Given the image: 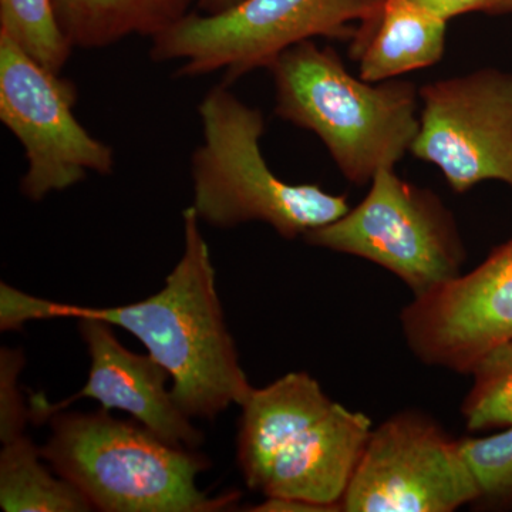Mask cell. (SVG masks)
<instances>
[{"label": "cell", "instance_id": "cell-20", "mask_svg": "<svg viewBox=\"0 0 512 512\" xmlns=\"http://www.w3.org/2000/svg\"><path fill=\"white\" fill-rule=\"evenodd\" d=\"M431 15L450 22L468 13L508 15L512 13V0H412Z\"/></svg>", "mask_w": 512, "mask_h": 512}, {"label": "cell", "instance_id": "cell-6", "mask_svg": "<svg viewBox=\"0 0 512 512\" xmlns=\"http://www.w3.org/2000/svg\"><path fill=\"white\" fill-rule=\"evenodd\" d=\"M303 238L392 272L414 298L458 278L467 259L453 212L436 192L403 180L394 168L373 177L359 205Z\"/></svg>", "mask_w": 512, "mask_h": 512}, {"label": "cell", "instance_id": "cell-16", "mask_svg": "<svg viewBox=\"0 0 512 512\" xmlns=\"http://www.w3.org/2000/svg\"><path fill=\"white\" fill-rule=\"evenodd\" d=\"M470 375L473 386L461 406L468 431L512 427V339L488 350Z\"/></svg>", "mask_w": 512, "mask_h": 512}, {"label": "cell", "instance_id": "cell-19", "mask_svg": "<svg viewBox=\"0 0 512 512\" xmlns=\"http://www.w3.org/2000/svg\"><path fill=\"white\" fill-rule=\"evenodd\" d=\"M25 365L20 350H0V440L2 443L22 436L30 410L19 390V375Z\"/></svg>", "mask_w": 512, "mask_h": 512}, {"label": "cell", "instance_id": "cell-3", "mask_svg": "<svg viewBox=\"0 0 512 512\" xmlns=\"http://www.w3.org/2000/svg\"><path fill=\"white\" fill-rule=\"evenodd\" d=\"M40 454L93 508L106 512H210L235 504L238 494L208 497L197 477L210 461L168 443L140 423L107 410L57 412Z\"/></svg>", "mask_w": 512, "mask_h": 512}, {"label": "cell", "instance_id": "cell-17", "mask_svg": "<svg viewBox=\"0 0 512 512\" xmlns=\"http://www.w3.org/2000/svg\"><path fill=\"white\" fill-rule=\"evenodd\" d=\"M0 33L47 70L62 74L73 46L57 22L52 0H0Z\"/></svg>", "mask_w": 512, "mask_h": 512}, {"label": "cell", "instance_id": "cell-21", "mask_svg": "<svg viewBox=\"0 0 512 512\" xmlns=\"http://www.w3.org/2000/svg\"><path fill=\"white\" fill-rule=\"evenodd\" d=\"M252 511H265V512H325V508L319 505L306 503V501L292 500V498H275L266 497L265 503L256 505Z\"/></svg>", "mask_w": 512, "mask_h": 512}, {"label": "cell", "instance_id": "cell-8", "mask_svg": "<svg viewBox=\"0 0 512 512\" xmlns=\"http://www.w3.org/2000/svg\"><path fill=\"white\" fill-rule=\"evenodd\" d=\"M477 497L460 441L426 414L407 410L372 430L340 510L453 512Z\"/></svg>", "mask_w": 512, "mask_h": 512}, {"label": "cell", "instance_id": "cell-13", "mask_svg": "<svg viewBox=\"0 0 512 512\" xmlns=\"http://www.w3.org/2000/svg\"><path fill=\"white\" fill-rule=\"evenodd\" d=\"M447 25L412 0H383L377 18L357 30L350 56L367 82L399 79L441 62Z\"/></svg>", "mask_w": 512, "mask_h": 512}, {"label": "cell", "instance_id": "cell-12", "mask_svg": "<svg viewBox=\"0 0 512 512\" xmlns=\"http://www.w3.org/2000/svg\"><path fill=\"white\" fill-rule=\"evenodd\" d=\"M372 430L366 414L339 403L323 416L292 424L269 451L256 491L342 511L340 504Z\"/></svg>", "mask_w": 512, "mask_h": 512}, {"label": "cell", "instance_id": "cell-22", "mask_svg": "<svg viewBox=\"0 0 512 512\" xmlns=\"http://www.w3.org/2000/svg\"><path fill=\"white\" fill-rule=\"evenodd\" d=\"M241 0H197L198 12L204 15H215L224 12L232 6L237 5Z\"/></svg>", "mask_w": 512, "mask_h": 512}, {"label": "cell", "instance_id": "cell-2", "mask_svg": "<svg viewBox=\"0 0 512 512\" xmlns=\"http://www.w3.org/2000/svg\"><path fill=\"white\" fill-rule=\"evenodd\" d=\"M266 70L274 79L276 116L315 134L350 183L370 184L412 150L420 87L409 80L367 82L313 40L286 50Z\"/></svg>", "mask_w": 512, "mask_h": 512}, {"label": "cell", "instance_id": "cell-18", "mask_svg": "<svg viewBox=\"0 0 512 512\" xmlns=\"http://www.w3.org/2000/svg\"><path fill=\"white\" fill-rule=\"evenodd\" d=\"M458 441L478 487L477 500L471 507L512 512V427L490 436Z\"/></svg>", "mask_w": 512, "mask_h": 512}, {"label": "cell", "instance_id": "cell-9", "mask_svg": "<svg viewBox=\"0 0 512 512\" xmlns=\"http://www.w3.org/2000/svg\"><path fill=\"white\" fill-rule=\"evenodd\" d=\"M410 153L436 165L451 190L484 181L512 190V73L485 67L424 84Z\"/></svg>", "mask_w": 512, "mask_h": 512}, {"label": "cell", "instance_id": "cell-11", "mask_svg": "<svg viewBox=\"0 0 512 512\" xmlns=\"http://www.w3.org/2000/svg\"><path fill=\"white\" fill-rule=\"evenodd\" d=\"M79 330L92 359L86 386L55 404L47 402L45 394L33 396L30 417L36 423L49 420L77 400L94 399L107 412L117 409L130 414L174 446L197 450L204 443L201 431L195 429L173 392L165 387L171 377L160 363L150 355H137L124 348L104 320L79 319Z\"/></svg>", "mask_w": 512, "mask_h": 512}, {"label": "cell", "instance_id": "cell-5", "mask_svg": "<svg viewBox=\"0 0 512 512\" xmlns=\"http://www.w3.org/2000/svg\"><path fill=\"white\" fill-rule=\"evenodd\" d=\"M383 0H241L224 12H190L151 39L153 62H180L178 77L225 72V83L315 37L352 42Z\"/></svg>", "mask_w": 512, "mask_h": 512}, {"label": "cell", "instance_id": "cell-7", "mask_svg": "<svg viewBox=\"0 0 512 512\" xmlns=\"http://www.w3.org/2000/svg\"><path fill=\"white\" fill-rule=\"evenodd\" d=\"M76 86L0 33V120L25 150L20 191L30 201L73 187L89 173L110 175L113 148L74 116Z\"/></svg>", "mask_w": 512, "mask_h": 512}, {"label": "cell", "instance_id": "cell-15", "mask_svg": "<svg viewBox=\"0 0 512 512\" xmlns=\"http://www.w3.org/2000/svg\"><path fill=\"white\" fill-rule=\"evenodd\" d=\"M40 448L25 434L3 443L0 507L6 512H84L93 505L63 477L43 466Z\"/></svg>", "mask_w": 512, "mask_h": 512}, {"label": "cell", "instance_id": "cell-10", "mask_svg": "<svg viewBox=\"0 0 512 512\" xmlns=\"http://www.w3.org/2000/svg\"><path fill=\"white\" fill-rule=\"evenodd\" d=\"M400 323L424 365L470 375L488 350L512 339V238L473 271L414 298Z\"/></svg>", "mask_w": 512, "mask_h": 512}, {"label": "cell", "instance_id": "cell-4", "mask_svg": "<svg viewBox=\"0 0 512 512\" xmlns=\"http://www.w3.org/2000/svg\"><path fill=\"white\" fill-rule=\"evenodd\" d=\"M228 86H215L198 107L204 140L192 154L191 178L200 221L217 228L264 222L295 239L343 217L346 195L286 183L269 168L261 148L264 114Z\"/></svg>", "mask_w": 512, "mask_h": 512}, {"label": "cell", "instance_id": "cell-1", "mask_svg": "<svg viewBox=\"0 0 512 512\" xmlns=\"http://www.w3.org/2000/svg\"><path fill=\"white\" fill-rule=\"evenodd\" d=\"M184 252L150 298L113 308H84L36 298L8 286L0 301L6 329L32 320L93 318L127 330L167 370L174 399L190 419L212 420L247 400L254 387L239 363L215 285L210 248L194 208H185Z\"/></svg>", "mask_w": 512, "mask_h": 512}, {"label": "cell", "instance_id": "cell-14", "mask_svg": "<svg viewBox=\"0 0 512 512\" xmlns=\"http://www.w3.org/2000/svg\"><path fill=\"white\" fill-rule=\"evenodd\" d=\"M197 0H52L73 49H104L131 36L154 37L191 12Z\"/></svg>", "mask_w": 512, "mask_h": 512}]
</instances>
